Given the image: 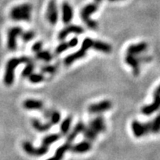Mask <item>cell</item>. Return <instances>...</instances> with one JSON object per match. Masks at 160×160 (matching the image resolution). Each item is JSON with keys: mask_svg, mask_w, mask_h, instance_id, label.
Returning a JSON list of instances; mask_svg holds the SVG:
<instances>
[{"mask_svg": "<svg viewBox=\"0 0 160 160\" xmlns=\"http://www.w3.org/2000/svg\"><path fill=\"white\" fill-rule=\"evenodd\" d=\"M30 59L27 57H12L8 60L7 62L6 67H5V73L3 76V82L6 86H12L14 82L15 78V70L16 68L21 64H27L30 62Z\"/></svg>", "mask_w": 160, "mask_h": 160, "instance_id": "obj_1", "label": "cell"}, {"mask_svg": "<svg viewBox=\"0 0 160 160\" xmlns=\"http://www.w3.org/2000/svg\"><path fill=\"white\" fill-rule=\"evenodd\" d=\"M33 7L30 3L17 5L10 12L11 18L15 21H29L31 19V11Z\"/></svg>", "mask_w": 160, "mask_h": 160, "instance_id": "obj_2", "label": "cell"}, {"mask_svg": "<svg viewBox=\"0 0 160 160\" xmlns=\"http://www.w3.org/2000/svg\"><path fill=\"white\" fill-rule=\"evenodd\" d=\"M97 9H98L97 3H89V4H87L81 10V12H80L81 19L83 21L85 25L91 30H97V27H98L97 21L92 20L90 17L92 14L97 12Z\"/></svg>", "mask_w": 160, "mask_h": 160, "instance_id": "obj_3", "label": "cell"}, {"mask_svg": "<svg viewBox=\"0 0 160 160\" xmlns=\"http://www.w3.org/2000/svg\"><path fill=\"white\" fill-rule=\"evenodd\" d=\"M160 108V85L155 89L154 92V101L150 105H145L142 109L141 112L145 115L148 116L152 114L153 113L159 110Z\"/></svg>", "mask_w": 160, "mask_h": 160, "instance_id": "obj_4", "label": "cell"}, {"mask_svg": "<svg viewBox=\"0 0 160 160\" xmlns=\"http://www.w3.org/2000/svg\"><path fill=\"white\" fill-rule=\"evenodd\" d=\"M22 33V29L19 26L10 28L8 32V48L11 52H15L17 48V39Z\"/></svg>", "mask_w": 160, "mask_h": 160, "instance_id": "obj_5", "label": "cell"}, {"mask_svg": "<svg viewBox=\"0 0 160 160\" xmlns=\"http://www.w3.org/2000/svg\"><path fill=\"white\" fill-rule=\"evenodd\" d=\"M22 147L25 153L31 156H42L48 151V147L45 145H41L40 147L35 148L33 146L30 141H25L22 143Z\"/></svg>", "mask_w": 160, "mask_h": 160, "instance_id": "obj_6", "label": "cell"}, {"mask_svg": "<svg viewBox=\"0 0 160 160\" xmlns=\"http://www.w3.org/2000/svg\"><path fill=\"white\" fill-rule=\"evenodd\" d=\"M47 19L48 21L51 25H55L58 21V17H59V12H58V8H57V4L56 0H50L48 4V8H47L46 13Z\"/></svg>", "mask_w": 160, "mask_h": 160, "instance_id": "obj_7", "label": "cell"}, {"mask_svg": "<svg viewBox=\"0 0 160 160\" xmlns=\"http://www.w3.org/2000/svg\"><path fill=\"white\" fill-rule=\"evenodd\" d=\"M111 101L105 100V101H100L98 103L92 104L88 106V110L90 114H101V113H103V112L108 111V110L111 109Z\"/></svg>", "mask_w": 160, "mask_h": 160, "instance_id": "obj_8", "label": "cell"}, {"mask_svg": "<svg viewBox=\"0 0 160 160\" xmlns=\"http://www.w3.org/2000/svg\"><path fill=\"white\" fill-rule=\"evenodd\" d=\"M84 33V30L81 26L76 25H68L63 28L58 34V39L63 41L70 34H81Z\"/></svg>", "mask_w": 160, "mask_h": 160, "instance_id": "obj_9", "label": "cell"}, {"mask_svg": "<svg viewBox=\"0 0 160 160\" xmlns=\"http://www.w3.org/2000/svg\"><path fill=\"white\" fill-rule=\"evenodd\" d=\"M61 14H62V17H61L62 22L65 25L70 24V21L73 19L74 12H73V8L69 2H62V4H61Z\"/></svg>", "mask_w": 160, "mask_h": 160, "instance_id": "obj_10", "label": "cell"}, {"mask_svg": "<svg viewBox=\"0 0 160 160\" xmlns=\"http://www.w3.org/2000/svg\"><path fill=\"white\" fill-rule=\"evenodd\" d=\"M125 61L128 65L132 67L133 74L135 75H138L140 73V63H141L140 57L135 55H132V54H127L125 57Z\"/></svg>", "mask_w": 160, "mask_h": 160, "instance_id": "obj_11", "label": "cell"}, {"mask_svg": "<svg viewBox=\"0 0 160 160\" xmlns=\"http://www.w3.org/2000/svg\"><path fill=\"white\" fill-rule=\"evenodd\" d=\"M89 127L91 128H92L97 133L104 132L106 129L105 120H104L103 117H101V116H97L91 120L89 122Z\"/></svg>", "mask_w": 160, "mask_h": 160, "instance_id": "obj_12", "label": "cell"}, {"mask_svg": "<svg viewBox=\"0 0 160 160\" xmlns=\"http://www.w3.org/2000/svg\"><path fill=\"white\" fill-rule=\"evenodd\" d=\"M148 48L146 42H141L137 44H132L127 49V54H132V55H140L145 52Z\"/></svg>", "mask_w": 160, "mask_h": 160, "instance_id": "obj_13", "label": "cell"}, {"mask_svg": "<svg viewBox=\"0 0 160 160\" xmlns=\"http://www.w3.org/2000/svg\"><path fill=\"white\" fill-rule=\"evenodd\" d=\"M86 54H87L86 51H84L82 48H80L79 50L75 52L72 53V54H70V55H68L67 57H65V58L64 59V63H65V65H72V64L74 63V61L84 58Z\"/></svg>", "mask_w": 160, "mask_h": 160, "instance_id": "obj_14", "label": "cell"}, {"mask_svg": "<svg viewBox=\"0 0 160 160\" xmlns=\"http://www.w3.org/2000/svg\"><path fill=\"white\" fill-rule=\"evenodd\" d=\"M132 131L133 135L137 138L147 135V132L145 129V124L141 123L137 120H134L132 122Z\"/></svg>", "mask_w": 160, "mask_h": 160, "instance_id": "obj_15", "label": "cell"}, {"mask_svg": "<svg viewBox=\"0 0 160 160\" xmlns=\"http://www.w3.org/2000/svg\"><path fill=\"white\" fill-rule=\"evenodd\" d=\"M44 105L42 101L35 99H27L23 102V107L27 110H41Z\"/></svg>", "mask_w": 160, "mask_h": 160, "instance_id": "obj_16", "label": "cell"}, {"mask_svg": "<svg viewBox=\"0 0 160 160\" xmlns=\"http://www.w3.org/2000/svg\"><path fill=\"white\" fill-rule=\"evenodd\" d=\"M92 148V143L90 141H82L79 143L76 144V145H73L70 148V150L74 153H78V154H82V153H85L91 150Z\"/></svg>", "mask_w": 160, "mask_h": 160, "instance_id": "obj_17", "label": "cell"}, {"mask_svg": "<svg viewBox=\"0 0 160 160\" xmlns=\"http://www.w3.org/2000/svg\"><path fill=\"white\" fill-rule=\"evenodd\" d=\"M86 128L85 124L82 122H78L77 124L74 126V128H73V130L70 132L69 134L67 135V139H66V142H69V143H71L72 141L75 139L77 136L79 134V133L82 132L84 128Z\"/></svg>", "mask_w": 160, "mask_h": 160, "instance_id": "obj_18", "label": "cell"}, {"mask_svg": "<svg viewBox=\"0 0 160 160\" xmlns=\"http://www.w3.org/2000/svg\"><path fill=\"white\" fill-rule=\"evenodd\" d=\"M71 144L69 143V142H66L64 145H61L55 152V154L53 157L50 158H48L47 160H62L64 155L68 150H70V148H71Z\"/></svg>", "mask_w": 160, "mask_h": 160, "instance_id": "obj_19", "label": "cell"}, {"mask_svg": "<svg viewBox=\"0 0 160 160\" xmlns=\"http://www.w3.org/2000/svg\"><path fill=\"white\" fill-rule=\"evenodd\" d=\"M93 49L97 52H100L103 53H110L112 51V46L107 42H102V41H93V44L92 47Z\"/></svg>", "mask_w": 160, "mask_h": 160, "instance_id": "obj_20", "label": "cell"}, {"mask_svg": "<svg viewBox=\"0 0 160 160\" xmlns=\"http://www.w3.org/2000/svg\"><path fill=\"white\" fill-rule=\"evenodd\" d=\"M31 123L33 128H34L36 131L40 132H44L48 131L49 129L51 128V127L52 126V124L51 122L42 123V122H40V120L36 119V118L32 119Z\"/></svg>", "mask_w": 160, "mask_h": 160, "instance_id": "obj_21", "label": "cell"}, {"mask_svg": "<svg viewBox=\"0 0 160 160\" xmlns=\"http://www.w3.org/2000/svg\"><path fill=\"white\" fill-rule=\"evenodd\" d=\"M61 134H58V133H54V134H51V135L46 136V137H43V139H42V145L48 147L49 145H52V144L53 143H55L56 141H58V140L61 138Z\"/></svg>", "mask_w": 160, "mask_h": 160, "instance_id": "obj_22", "label": "cell"}, {"mask_svg": "<svg viewBox=\"0 0 160 160\" xmlns=\"http://www.w3.org/2000/svg\"><path fill=\"white\" fill-rule=\"evenodd\" d=\"M71 122H72V118L70 116L65 118V119L61 122V133L63 136L67 135L69 131H70V126H71Z\"/></svg>", "mask_w": 160, "mask_h": 160, "instance_id": "obj_23", "label": "cell"}, {"mask_svg": "<svg viewBox=\"0 0 160 160\" xmlns=\"http://www.w3.org/2000/svg\"><path fill=\"white\" fill-rule=\"evenodd\" d=\"M35 57L36 59L40 60V61H43L45 62H50L53 58L52 55L51 54V52H49L48 51L43 50H41L39 52H36Z\"/></svg>", "mask_w": 160, "mask_h": 160, "instance_id": "obj_24", "label": "cell"}, {"mask_svg": "<svg viewBox=\"0 0 160 160\" xmlns=\"http://www.w3.org/2000/svg\"><path fill=\"white\" fill-rule=\"evenodd\" d=\"M83 136H84V137L86 138L88 141H94V140L97 139V134L98 133H97L95 132V131L93 130L92 128H91L90 127H88V128H85L84 130H83Z\"/></svg>", "mask_w": 160, "mask_h": 160, "instance_id": "obj_25", "label": "cell"}, {"mask_svg": "<svg viewBox=\"0 0 160 160\" xmlns=\"http://www.w3.org/2000/svg\"><path fill=\"white\" fill-rule=\"evenodd\" d=\"M29 81H30L31 83H34V84H37V83H39V82L44 81L45 77L43 74H37V73H32L29 77Z\"/></svg>", "mask_w": 160, "mask_h": 160, "instance_id": "obj_26", "label": "cell"}, {"mask_svg": "<svg viewBox=\"0 0 160 160\" xmlns=\"http://www.w3.org/2000/svg\"><path fill=\"white\" fill-rule=\"evenodd\" d=\"M151 125V132L157 134L160 132V113L156 116L154 120L150 122Z\"/></svg>", "mask_w": 160, "mask_h": 160, "instance_id": "obj_27", "label": "cell"}, {"mask_svg": "<svg viewBox=\"0 0 160 160\" xmlns=\"http://www.w3.org/2000/svg\"><path fill=\"white\" fill-rule=\"evenodd\" d=\"M34 64L33 62H28L27 65H25V67L24 68V70L21 72V76L23 78H28L30 74L34 72Z\"/></svg>", "mask_w": 160, "mask_h": 160, "instance_id": "obj_28", "label": "cell"}, {"mask_svg": "<svg viewBox=\"0 0 160 160\" xmlns=\"http://www.w3.org/2000/svg\"><path fill=\"white\" fill-rule=\"evenodd\" d=\"M21 36L22 41H24L25 42H30V41H31V40L34 38L35 33H34L33 30H28V31H25L24 33L22 32Z\"/></svg>", "mask_w": 160, "mask_h": 160, "instance_id": "obj_29", "label": "cell"}, {"mask_svg": "<svg viewBox=\"0 0 160 160\" xmlns=\"http://www.w3.org/2000/svg\"><path fill=\"white\" fill-rule=\"evenodd\" d=\"M49 119L51 121L50 122L52 125L59 123V122L61 121V114H60V112L57 111V110L52 111V114H51Z\"/></svg>", "mask_w": 160, "mask_h": 160, "instance_id": "obj_30", "label": "cell"}, {"mask_svg": "<svg viewBox=\"0 0 160 160\" xmlns=\"http://www.w3.org/2000/svg\"><path fill=\"white\" fill-rule=\"evenodd\" d=\"M68 48H69L68 42H61V43L57 47V48H56L55 50V53L57 54V55H59V54H61L62 52H65Z\"/></svg>", "mask_w": 160, "mask_h": 160, "instance_id": "obj_31", "label": "cell"}, {"mask_svg": "<svg viewBox=\"0 0 160 160\" xmlns=\"http://www.w3.org/2000/svg\"><path fill=\"white\" fill-rule=\"evenodd\" d=\"M93 44V40L90 38H86L83 39L81 45V48L83 49L84 51H88L89 48H91L92 47Z\"/></svg>", "mask_w": 160, "mask_h": 160, "instance_id": "obj_32", "label": "cell"}, {"mask_svg": "<svg viewBox=\"0 0 160 160\" xmlns=\"http://www.w3.org/2000/svg\"><path fill=\"white\" fill-rule=\"evenodd\" d=\"M57 70L55 65H45L41 67V71L42 73H47V74H53Z\"/></svg>", "mask_w": 160, "mask_h": 160, "instance_id": "obj_33", "label": "cell"}, {"mask_svg": "<svg viewBox=\"0 0 160 160\" xmlns=\"http://www.w3.org/2000/svg\"><path fill=\"white\" fill-rule=\"evenodd\" d=\"M42 42H41V41L36 42L32 46V51L35 53L42 50Z\"/></svg>", "mask_w": 160, "mask_h": 160, "instance_id": "obj_34", "label": "cell"}, {"mask_svg": "<svg viewBox=\"0 0 160 160\" xmlns=\"http://www.w3.org/2000/svg\"><path fill=\"white\" fill-rule=\"evenodd\" d=\"M78 38H76V37L72 38L68 42V44H69V48H73L76 47L77 45H78Z\"/></svg>", "mask_w": 160, "mask_h": 160, "instance_id": "obj_35", "label": "cell"}, {"mask_svg": "<svg viewBox=\"0 0 160 160\" xmlns=\"http://www.w3.org/2000/svg\"><path fill=\"white\" fill-rule=\"evenodd\" d=\"M51 114H52V110H46L44 111V113H43V114H44V117L46 118H50Z\"/></svg>", "mask_w": 160, "mask_h": 160, "instance_id": "obj_36", "label": "cell"}, {"mask_svg": "<svg viewBox=\"0 0 160 160\" xmlns=\"http://www.w3.org/2000/svg\"><path fill=\"white\" fill-rule=\"evenodd\" d=\"M96 3H99V2H102V0H95Z\"/></svg>", "mask_w": 160, "mask_h": 160, "instance_id": "obj_37", "label": "cell"}, {"mask_svg": "<svg viewBox=\"0 0 160 160\" xmlns=\"http://www.w3.org/2000/svg\"><path fill=\"white\" fill-rule=\"evenodd\" d=\"M110 2H116V1H121V0H109Z\"/></svg>", "mask_w": 160, "mask_h": 160, "instance_id": "obj_38", "label": "cell"}]
</instances>
